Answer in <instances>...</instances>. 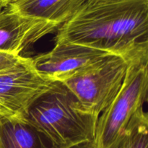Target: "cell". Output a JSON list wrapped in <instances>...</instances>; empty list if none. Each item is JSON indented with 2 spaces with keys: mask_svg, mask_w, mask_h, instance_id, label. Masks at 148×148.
Listing matches in <instances>:
<instances>
[{
  "mask_svg": "<svg viewBox=\"0 0 148 148\" xmlns=\"http://www.w3.org/2000/svg\"><path fill=\"white\" fill-rule=\"evenodd\" d=\"M25 118L53 148H67L94 140L98 116L87 110L63 82L54 81L32 103Z\"/></svg>",
  "mask_w": 148,
  "mask_h": 148,
  "instance_id": "2",
  "label": "cell"
},
{
  "mask_svg": "<svg viewBox=\"0 0 148 148\" xmlns=\"http://www.w3.org/2000/svg\"><path fill=\"white\" fill-rule=\"evenodd\" d=\"M25 58L20 55H14L0 51V72L14 67L24 60Z\"/></svg>",
  "mask_w": 148,
  "mask_h": 148,
  "instance_id": "11",
  "label": "cell"
},
{
  "mask_svg": "<svg viewBox=\"0 0 148 148\" xmlns=\"http://www.w3.org/2000/svg\"><path fill=\"white\" fill-rule=\"evenodd\" d=\"M54 81L39 74L30 58L0 72V116L25 117L29 106Z\"/></svg>",
  "mask_w": 148,
  "mask_h": 148,
  "instance_id": "5",
  "label": "cell"
},
{
  "mask_svg": "<svg viewBox=\"0 0 148 148\" xmlns=\"http://www.w3.org/2000/svg\"><path fill=\"white\" fill-rule=\"evenodd\" d=\"M108 54L111 53L56 39L51 50L30 59L32 65L39 74L53 81L64 82Z\"/></svg>",
  "mask_w": 148,
  "mask_h": 148,
  "instance_id": "6",
  "label": "cell"
},
{
  "mask_svg": "<svg viewBox=\"0 0 148 148\" xmlns=\"http://www.w3.org/2000/svg\"><path fill=\"white\" fill-rule=\"evenodd\" d=\"M87 1L97 2V1H116V0H87Z\"/></svg>",
  "mask_w": 148,
  "mask_h": 148,
  "instance_id": "13",
  "label": "cell"
},
{
  "mask_svg": "<svg viewBox=\"0 0 148 148\" xmlns=\"http://www.w3.org/2000/svg\"><path fill=\"white\" fill-rule=\"evenodd\" d=\"M130 59L108 54L62 82L87 110L99 116L121 89Z\"/></svg>",
  "mask_w": 148,
  "mask_h": 148,
  "instance_id": "4",
  "label": "cell"
},
{
  "mask_svg": "<svg viewBox=\"0 0 148 148\" xmlns=\"http://www.w3.org/2000/svg\"><path fill=\"white\" fill-rule=\"evenodd\" d=\"M0 148H53L25 117L0 116Z\"/></svg>",
  "mask_w": 148,
  "mask_h": 148,
  "instance_id": "9",
  "label": "cell"
},
{
  "mask_svg": "<svg viewBox=\"0 0 148 148\" xmlns=\"http://www.w3.org/2000/svg\"><path fill=\"white\" fill-rule=\"evenodd\" d=\"M108 148H148V118L144 109L137 113Z\"/></svg>",
  "mask_w": 148,
  "mask_h": 148,
  "instance_id": "10",
  "label": "cell"
},
{
  "mask_svg": "<svg viewBox=\"0 0 148 148\" xmlns=\"http://www.w3.org/2000/svg\"><path fill=\"white\" fill-rule=\"evenodd\" d=\"M59 26L0 8V51L20 55L26 48L57 30Z\"/></svg>",
  "mask_w": 148,
  "mask_h": 148,
  "instance_id": "7",
  "label": "cell"
},
{
  "mask_svg": "<svg viewBox=\"0 0 148 148\" xmlns=\"http://www.w3.org/2000/svg\"><path fill=\"white\" fill-rule=\"evenodd\" d=\"M148 53L130 59L121 89L98 116L94 141L97 148H108L123 132L132 119L147 102Z\"/></svg>",
  "mask_w": 148,
  "mask_h": 148,
  "instance_id": "3",
  "label": "cell"
},
{
  "mask_svg": "<svg viewBox=\"0 0 148 148\" xmlns=\"http://www.w3.org/2000/svg\"><path fill=\"white\" fill-rule=\"evenodd\" d=\"M56 39L128 59L148 53V0H86L58 28Z\"/></svg>",
  "mask_w": 148,
  "mask_h": 148,
  "instance_id": "1",
  "label": "cell"
},
{
  "mask_svg": "<svg viewBox=\"0 0 148 148\" xmlns=\"http://www.w3.org/2000/svg\"><path fill=\"white\" fill-rule=\"evenodd\" d=\"M67 148H97L96 145L94 140L92 141L84 142V143H79V144L71 146Z\"/></svg>",
  "mask_w": 148,
  "mask_h": 148,
  "instance_id": "12",
  "label": "cell"
},
{
  "mask_svg": "<svg viewBox=\"0 0 148 148\" xmlns=\"http://www.w3.org/2000/svg\"><path fill=\"white\" fill-rule=\"evenodd\" d=\"M86 0H0V8L60 27Z\"/></svg>",
  "mask_w": 148,
  "mask_h": 148,
  "instance_id": "8",
  "label": "cell"
}]
</instances>
